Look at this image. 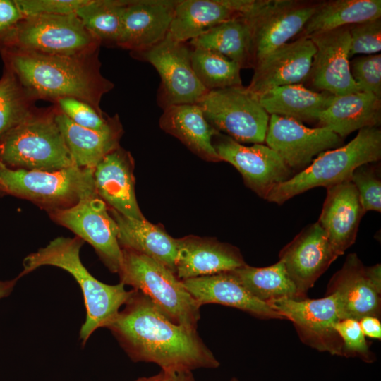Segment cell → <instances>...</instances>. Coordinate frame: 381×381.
Listing matches in <instances>:
<instances>
[{
	"instance_id": "cell-9",
	"label": "cell",
	"mask_w": 381,
	"mask_h": 381,
	"mask_svg": "<svg viewBox=\"0 0 381 381\" xmlns=\"http://www.w3.org/2000/svg\"><path fill=\"white\" fill-rule=\"evenodd\" d=\"M197 104L219 132L238 143L265 142L270 115L247 87L208 91Z\"/></svg>"
},
{
	"instance_id": "cell-37",
	"label": "cell",
	"mask_w": 381,
	"mask_h": 381,
	"mask_svg": "<svg viewBox=\"0 0 381 381\" xmlns=\"http://www.w3.org/2000/svg\"><path fill=\"white\" fill-rule=\"evenodd\" d=\"M350 181L355 186L363 211L381 212V179L380 167L368 163L358 167Z\"/></svg>"
},
{
	"instance_id": "cell-12",
	"label": "cell",
	"mask_w": 381,
	"mask_h": 381,
	"mask_svg": "<svg viewBox=\"0 0 381 381\" xmlns=\"http://www.w3.org/2000/svg\"><path fill=\"white\" fill-rule=\"evenodd\" d=\"M268 304L293 323L303 344L320 352L343 356L342 341L334 328L341 320L334 295L316 299H281Z\"/></svg>"
},
{
	"instance_id": "cell-45",
	"label": "cell",
	"mask_w": 381,
	"mask_h": 381,
	"mask_svg": "<svg viewBox=\"0 0 381 381\" xmlns=\"http://www.w3.org/2000/svg\"><path fill=\"white\" fill-rule=\"evenodd\" d=\"M176 373L162 370L152 376L143 377L134 381H174Z\"/></svg>"
},
{
	"instance_id": "cell-11",
	"label": "cell",
	"mask_w": 381,
	"mask_h": 381,
	"mask_svg": "<svg viewBox=\"0 0 381 381\" xmlns=\"http://www.w3.org/2000/svg\"><path fill=\"white\" fill-rule=\"evenodd\" d=\"M49 213L56 222L90 243L110 272H119L122 248L118 241L117 224L107 204L97 194L70 207L52 210Z\"/></svg>"
},
{
	"instance_id": "cell-35",
	"label": "cell",
	"mask_w": 381,
	"mask_h": 381,
	"mask_svg": "<svg viewBox=\"0 0 381 381\" xmlns=\"http://www.w3.org/2000/svg\"><path fill=\"white\" fill-rule=\"evenodd\" d=\"M190 60L197 78L208 91L243 85L241 67L218 52L191 47Z\"/></svg>"
},
{
	"instance_id": "cell-21",
	"label": "cell",
	"mask_w": 381,
	"mask_h": 381,
	"mask_svg": "<svg viewBox=\"0 0 381 381\" xmlns=\"http://www.w3.org/2000/svg\"><path fill=\"white\" fill-rule=\"evenodd\" d=\"M133 167L130 152L119 147L95 167V187L110 209L128 217L144 219L135 198Z\"/></svg>"
},
{
	"instance_id": "cell-44",
	"label": "cell",
	"mask_w": 381,
	"mask_h": 381,
	"mask_svg": "<svg viewBox=\"0 0 381 381\" xmlns=\"http://www.w3.org/2000/svg\"><path fill=\"white\" fill-rule=\"evenodd\" d=\"M358 322L365 337L380 340L381 322L380 318L375 316H365Z\"/></svg>"
},
{
	"instance_id": "cell-30",
	"label": "cell",
	"mask_w": 381,
	"mask_h": 381,
	"mask_svg": "<svg viewBox=\"0 0 381 381\" xmlns=\"http://www.w3.org/2000/svg\"><path fill=\"white\" fill-rule=\"evenodd\" d=\"M334 95L319 93L302 84L276 87L258 96L269 115H277L298 121H318L319 114L332 102Z\"/></svg>"
},
{
	"instance_id": "cell-24",
	"label": "cell",
	"mask_w": 381,
	"mask_h": 381,
	"mask_svg": "<svg viewBox=\"0 0 381 381\" xmlns=\"http://www.w3.org/2000/svg\"><path fill=\"white\" fill-rule=\"evenodd\" d=\"M181 282L200 306L219 304L236 308L260 319L285 320L269 304L250 294L229 272Z\"/></svg>"
},
{
	"instance_id": "cell-15",
	"label": "cell",
	"mask_w": 381,
	"mask_h": 381,
	"mask_svg": "<svg viewBox=\"0 0 381 381\" xmlns=\"http://www.w3.org/2000/svg\"><path fill=\"white\" fill-rule=\"evenodd\" d=\"M212 145L221 161L232 164L246 186L264 199L273 187L291 177L293 170L267 145L246 146L220 132Z\"/></svg>"
},
{
	"instance_id": "cell-1",
	"label": "cell",
	"mask_w": 381,
	"mask_h": 381,
	"mask_svg": "<svg viewBox=\"0 0 381 381\" xmlns=\"http://www.w3.org/2000/svg\"><path fill=\"white\" fill-rule=\"evenodd\" d=\"M123 306L105 328L133 362L152 363L173 373L219 367L197 329L171 321L141 292L133 289Z\"/></svg>"
},
{
	"instance_id": "cell-10",
	"label": "cell",
	"mask_w": 381,
	"mask_h": 381,
	"mask_svg": "<svg viewBox=\"0 0 381 381\" xmlns=\"http://www.w3.org/2000/svg\"><path fill=\"white\" fill-rule=\"evenodd\" d=\"M131 54L150 63L158 72L161 83L157 102L162 110L174 105L197 104L208 92L193 69L188 42H176L167 35L154 47Z\"/></svg>"
},
{
	"instance_id": "cell-46",
	"label": "cell",
	"mask_w": 381,
	"mask_h": 381,
	"mask_svg": "<svg viewBox=\"0 0 381 381\" xmlns=\"http://www.w3.org/2000/svg\"><path fill=\"white\" fill-rule=\"evenodd\" d=\"M19 279L20 277L17 276L11 280H0V299L7 297L11 294Z\"/></svg>"
},
{
	"instance_id": "cell-48",
	"label": "cell",
	"mask_w": 381,
	"mask_h": 381,
	"mask_svg": "<svg viewBox=\"0 0 381 381\" xmlns=\"http://www.w3.org/2000/svg\"><path fill=\"white\" fill-rule=\"evenodd\" d=\"M230 381H239L238 378L236 377H232Z\"/></svg>"
},
{
	"instance_id": "cell-2",
	"label": "cell",
	"mask_w": 381,
	"mask_h": 381,
	"mask_svg": "<svg viewBox=\"0 0 381 381\" xmlns=\"http://www.w3.org/2000/svg\"><path fill=\"white\" fill-rule=\"evenodd\" d=\"M99 50L76 56H55L15 49L0 51L4 66L15 74L29 96L56 100L71 97L93 107L99 114L102 96L114 84L100 71Z\"/></svg>"
},
{
	"instance_id": "cell-17",
	"label": "cell",
	"mask_w": 381,
	"mask_h": 381,
	"mask_svg": "<svg viewBox=\"0 0 381 381\" xmlns=\"http://www.w3.org/2000/svg\"><path fill=\"white\" fill-rule=\"evenodd\" d=\"M307 37L316 49L308 80L314 88L334 96L360 92L350 70L349 26Z\"/></svg>"
},
{
	"instance_id": "cell-19",
	"label": "cell",
	"mask_w": 381,
	"mask_h": 381,
	"mask_svg": "<svg viewBox=\"0 0 381 381\" xmlns=\"http://www.w3.org/2000/svg\"><path fill=\"white\" fill-rule=\"evenodd\" d=\"M315 52L307 37L287 42L255 66L247 88L258 97L276 87L302 84L308 80Z\"/></svg>"
},
{
	"instance_id": "cell-32",
	"label": "cell",
	"mask_w": 381,
	"mask_h": 381,
	"mask_svg": "<svg viewBox=\"0 0 381 381\" xmlns=\"http://www.w3.org/2000/svg\"><path fill=\"white\" fill-rule=\"evenodd\" d=\"M381 18L380 0H335L319 3L300 37Z\"/></svg>"
},
{
	"instance_id": "cell-42",
	"label": "cell",
	"mask_w": 381,
	"mask_h": 381,
	"mask_svg": "<svg viewBox=\"0 0 381 381\" xmlns=\"http://www.w3.org/2000/svg\"><path fill=\"white\" fill-rule=\"evenodd\" d=\"M25 17L75 13L88 0H15Z\"/></svg>"
},
{
	"instance_id": "cell-38",
	"label": "cell",
	"mask_w": 381,
	"mask_h": 381,
	"mask_svg": "<svg viewBox=\"0 0 381 381\" xmlns=\"http://www.w3.org/2000/svg\"><path fill=\"white\" fill-rule=\"evenodd\" d=\"M55 105L74 123L82 127L102 131L107 128L114 121L115 115L109 117L99 114L89 104L71 97L56 100Z\"/></svg>"
},
{
	"instance_id": "cell-26",
	"label": "cell",
	"mask_w": 381,
	"mask_h": 381,
	"mask_svg": "<svg viewBox=\"0 0 381 381\" xmlns=\"http://www.w3.org/2000/svg\"><path fill=\"white\" fill-rule=\"evenodd\" d=\"M118 227V241L121 248L145 255L162 264L175 273L178 240L169 236L162 226L145 219L128 217L109 209Z\"/></svg>"
},
{
	"instance_id": "cell-40",
	"label": "cell",
	"mask_w": 381,
	"mask_h": 381,
	"mask_svg": "<svg viewBox=\"0 0 381 381\" xmlns=\"http://www.w3.org/2000/svg\"><path fill=\"white\" fill-rule=\"evenodd\" d=\"M351 73L360 92L373 94L381 99V54L355 59L351 62Z\"/></svg>"
},
{
	"instance_id": "cell-16",
	"label": "cell",
	"mask_w": 381,
	"mask_h": 381,
	"mask_svg": "<svg viewBox=\"0 0 381 381\" xmlns=\"http://www.w3.org/2000/svg\"><path fill=\"white\" fill-rule=\"evenodd\" d=\"M265 142L292 170L302 171L315 156L340 147L343 140L326 128H308L296 120L272 114Z\"/></svg>"
},
{
	"instance_id": "cell-3",
	"label": "cell",
	"mask_w": 381,
	"mask_h": 381,
	"mask_svg": "<svg viewBox=\"0 0 381 381\" xmlns=\"http://www.w3.org/2000/svg\"><path fill=\"white\" fill-rule=\"evenodd\" d=\"M83 243L78 236L58 237L27 255L23 261V269L18 275L21 278L42 266L49 265L59 267L73 276L82 291L86 310L85 320L79 332L83 346L97 329L107 327L133 291H127L121 282L109 285L92 275L80 260Z\"/></svg>"
},
{
	"instance_id": "cell-27",
	"label": "cell",
	"mask_w": 381,
	"mask_h": 381,
	"mask_svg": "<svg viewBox=\"0 0 381 381\" xmlns=\"http://www.w3.org/2000/svg\"><path fill=\"white\" fill-rule=\"evenodd\" d=\"M159 126L176 137L190 151L209 162H220L212 139L219 132L207 121L200 107L196 104L174 105L163 110Z\"/></svg>"
},
{
	"instance_id": "cell-34",
	"label": "cell",
	"mask_w": 381,
	"mask_h": 381,
	"mask_svg": "<svg viewBox=\"0 0 381 381\" xmlns=\"http://www.w3.org/2000/svg\"><path fill=\"white\" fill-rule=\"evenodd\" d=\"M126 0H88L75 15L100 44L117 47Z\"/></svg>"
},
{
	"instance_id": "cell-4",
	"label": "cell",
	"mask_w": 381,
	"mask_h": 381,
	"mask_svg": "<svg viewBox=\"0 0 381 381\" xmlns=\"http://www.w3.org/2000/svg\"><path fill=\"white\" fill-rule=\"evenodd\" d=\"M380 157V129L378 127L362 128L346 145L320 153L306 169L276 185L265 200L282 205L311 188H329L349 181L358 167L378 162Z\"/></svg>"
},
{
	"instance_id": "cell-36",
	"label": "cell",
	"mask_w": 381,
	"mask_h": 381,
	"mask_svg": "<svg viewBox=\"0 0 381 381\" xmlns=\"http://www.w3.org/2000/svg\"><path fill=\"white\" fill-rule=\"evenodd\" d=\"M33 102L12 71L4 66L0 78V138L34 111Z\"/></svg>"
},
{
	"instance_id": "cell-14",
	"label": "cell",
	"mask_w": 381,
	"mask_h": 381,
	"mask_svg": "<svg viewBox=\"0 0 381 381\" xmlns=\"http://www.w3.org/2000/svg\"><path fill=\"white\" fill-rule=\"evenodd\" d=\"M318 5V2L267 0L260 9L245 17L251 28L253 68L298 35Z\"/></svg>"
},
{
	"instance_id": "cell-25",
	"label": "cell",
	"mask_w": 381,
	"mask_h": 381,
	"mask_svg": "<svg viewBox=\"0 0 381 381\" xmlns=\"http://www.w3.org/2000/svg\"><path fill=\"white\" fill-rule=\"evenodd\" d=\"M56 107L55 120L75 166L95 169L107 154L120 147L123 128L117 114L107 128L96 131L78 126Z\"/></svg>"
},
{
	"instance_id": "cell-41",
	"label": "cell",
	"mask_w": 381,
	"mask_h": 381,
	"mask_svg": "<svg viewBox=\"0 0 381 381\" xmlns=\"http://www.w3.org/2000/svg\"><path fill=\"white\" fill-rule=\"evenodd\" d=\"M349 56L356 54H375L381 50V18L349 26Z\"/></svg>"
},
{
	"instance_id": "cell-7",
	"label": "cell",
	"mask_w": 381,
	"mask_h": 381,
	"mask_svg": "<svg viewBox=\"0 0 381 381\" xmlns=\"http://www.w3.org/2000/svg\"><path fill=\"white\" fill-rule=\"evenodd\" d=\"M94 169L72 166L56 171L11 169L0 162L4 194L30 200L48 212L73 206L96 195Z\"/></svg>"
},
{
	"instance_id": "cell-31",
	"label": "cell",
	"mask_w": 381,
	"mask_h": 381,
	"mask_svg": "<svg viewBox=\"0 0 381 381\" xmlns=\"http://www.w3.org/2000/svg\"><path fill=\"white\" fill-rule=\"evenodd\" d=\"M188 44L192 47L218 52L236 62L241 68H253L251 28L245 17L222 23Z\"/></svg>"
},
{
	"instance_id": "cell-5",
	"label": "cell",
	"mask_w": 381,
	"mask_h": 381,
	"mask_svg": "<svg viewBox=\"0 0 381 381\" xmlns=\"http://www.w3.org/2000/svg\"><path fill=\"white\" fill-rule=\"evenodd\" d=\"M56 105L34 110L0 138V162L11 169L56 171L75 166L55 120Z\"/></svg>"
},
{
	"instance_id": "cell-6",
	"label": "cell",
	"mask_w": 381,
	"mask_h": 381,
	"mask_svg": "<svg viewBox=\"0 0 381 381\" xmlns=\"http://www.w3.org/2000/svg\"><path fill=\"white\" fill-rule=\"evenodd\" d=\"M120 282L147 296L171 321L197 329L200 306L176 274L141 253L122 248Z\"/></svg>"
},
{
	"instance_id": "cell-43",
	"label": "cell",
	"mask_w": 381,
	"mask_h": 381,
	"mask_svg": "<svg viewBox=\"0 0 381 381\" xmlns=\"http://www.w3.org/2000/svg\"><path fill=\"white\" fill-rule=\"evenodd\" d=\"M24 18L15 0H0V51Z\"/></svg>"
},
{
	"instance_id": "cell-29",
	"label": "cell",
	"mask_w": 381,
	"mask_h": 381,
	"mask_svg": "<svg viewBox=\"0 0 381 381\" xmlns=\"http://www.w3.org/2000/svg\"><path fill=\"white\" fill-rule=\"evenodd\" d=\"M226 0H177L167 35L179 42H187L214 26L241 17Z\"/></svg>"
},
{
	"instance_id": "cell-33",
	"label": "cell",
	"mask_w": 381,
	"mask_h": 381,
	"mask_svg": "<svg viewBox=\"0 0 381 381\" xmlns=\"http://www.w3.org/2000/svg\"><path fill=\"white\" fill-rule=\"evenodd\" d=\"M229 272L250 294L267 304L281 299L301 300L284 263L279 260L265 267L246 264Z\"/></svg>"
},
{
	"instance_id": "cell-28",
	"label": "cell",
	"mask_w": 381,
	"mask_h": 381,
	"mask_svg": "<svg viewBox=\"0 0 381 381\" xmlns=\"http://www.w3.org/2000/svg\"><path fill=\"white\" fill-rule=\"evenodd\" d=\"M318 121L320 127L341 138L356 130L378 127L381 121V99L363 92L334 96L330 104L319 114Z\"/></svg>"
},
{
	"instance_id": "cell-13",
	"label": "cell",
	"mask_w": 381,
	"mask_h": 381,
	"mask_svg": "<svg viewBox=\"0 0 381 381\" xmlns=\"http://www.w3.org/2000/svg\"><path fill=\"white\" fill-rule=\"evenodd\" d=\"M334 295L340 319L359 321L381 315V265L365 266L356 253L347 255L330 279L325 295Z\"/></svg>"
},
{
	"instance_id": "cell-47",
	"label": "cell",
	"mask_w": 381,
	"mask_h": 381,
	"mask_svg": "<svg viewBox=\"0 0 381 381\" xmlns=\"http://www.w3.org/2000/svg\"><path fill=\"white\" fill-rule=\"evenodd\" d=\"M174 381H195L191 372L176 373Z\"/></svg>"
},
{
	"instance_id": "cell-39",
	"label": "cell",
	"mask_w": 381,
	"mask_h": 381,
	"mask_svg": "<svg viewBox=\"0 0 381 381\" xmlns=\"http://www.w3.org/2000/svg\"><path fill=\"white\" fill-rule=\"evenodd\" d=\"M334 328L342 341V353L344 357H358L366 363H373L375 356L370 350L359 322L345 318L336 322Z\"/></svg>"
},
{
	"instance_id": "cell-18",
	"label": "cell",
	"mask_w": 381,
	"mask_h": 381,
	"mask_svg": "<svg viewBox=\"0 0 381 381\" xmlns=\"http://www.w3.org/2000/svg\"><path fill=\"white\" fill-rule=\"evenodd\" d=\"M301 299L337 258L318 222L308 225L279 255Z\"/></svg>"
},
{
	"instance_id": "cell-23",
	"label": "cell",
	"mask_w": 381,
	"mask_h": 381,
	"mask_svg": "<svg viewBox=\"0 0 381 381\" xmlns=\"http://www.w3.org/2000/svg\"><path fill=\"white\" fill-rule=\"evenodd\" d=\"M177 240L175 274L180 280L229 272L246 264L240 250L230 244L195 236Z\"/></svg>"
},
{
	"instance_id": "cell-49",
	"label": "cell",
	"mask_w": 381,
	"mask_h": 381,
	"mask_svg": "<svg viewBox=\"0 0 381 381\" xmlns=\"http://www.w3.org/2000/svg\"><path fill=\"white\" fill-rule=\"evenodd\" d=\"M4 194V193L3 192V190H2L1 188V186H0V195H2Z\"/></svg>"
},
{
	"instance_id": "cell-8",
	"label": "cell",
	"mask_w": 381,
	"mask_h": 381,
	"mask_svg": "<svg viewBox=\"0 0 381 381\" xmlns=\"http://www.w3.org/2000/svg\"><path fill=\"white\" fill-rule=\"evenodd\" d=\"M100 45L75 13L37 15L25 17L17 25L2 50L76 56L92 53Z\"/></svg>"
},
{
	"instance_id": "cell-22",
	"label": "cell",
	"mask_w": 381,
	"mask_h": 381,
	"mask_svg": "<svg viewBox=\"0 0 381 381\" xmlns=\"http://www.w3.org/2000/svg\"><path fill=\"white\" fill-rule=\"evenodd\" d=\"M327 196L318 221L338 258L356 241L365 214L358 193L349 180L327 188Z\"/></svg>"
},
{
	"instance_id": "cell-20",
	"label": "cell",
	"mask_w": 381,
	"mask_h": 381,
	"mask_svg": "<svg viewBox=\"0 0 381 381\" xmlns=\"http://www.w3.org/2000/svg\"><path fill=\"white\" fill-rule=\"evenodd\" d=\"M177 0H127L117 47L131 52L150 49L165 39Z\"/></svg>"
}]
</instances>
